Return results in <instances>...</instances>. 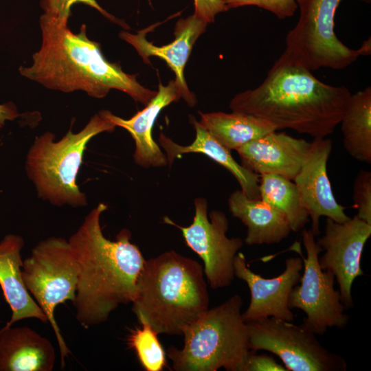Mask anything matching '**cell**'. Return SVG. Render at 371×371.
Wrapping results in <instances>:
<instances>
[{
    "mask_svg": "<svg viewBox=\"0 0 371 371\" xmlns=\"http://www.w3.org/2000/svg\"><path fill=\"white\" fill-rule=\"evenodd\" d=\"M350 95L345 86L320 81L284 52L262 82L236 94L229 108L264 119L277 130L325 138L339 124Z\"/></svg>",
    "mask_w": 371,
    "mask_h": 371,
    "instance_id": "6da1fadb",
    "label": "cell"
},
{
    "mask_svg": "<svg viewBox=\"0 0 371 371\" xmlns=\"http://www.w3.org/2000/svg\"><path fill=\"white\" fill-rule=\"evenodd\" d=\"M106 209L99 203L68 240L79 268L73 304L85 328L106 322L119 306L132 302L146 262L131 242L129 230L122 229L114 241L104 236L100 221Z\"/></svg>",
    "mask_w": 371,
    "mask_h": 371,
    "instance_id": "7a4b0ae2",
    "label": "cell"
},
{
    "mask_svg": "<svg viewBox=\"0 0 371 371\" xmlns=\"http://www.w3.org/2000/svg\"><path fill=\"white\" fill-rule=\"evenodd\" d=\"M67 21L42 14L39 23L41 45L29 67H20L25 78L64 93L82 91L91 97L104 98L111 89L126 93L147 105L157 95L142 85L137 75L124 72L120 65L108 61L100 45L87 35L83 24L73 33Z\"/></svg>",
    "mask_w": 371,
    "mask_h": 371,
    "instance_id": "3957f363",
    "label": "cell"
},
{
    "mask_svg": "<svg viewBox=\"0 0 371 371\" xmlns=\"http://www.w3.org/2000/svg\"><path fill=\"white\" fill-rule=\"evenodd\" d=\"M132 311L159 335H182L209 308L202 266L175 251L146 260L136 283Z\"/></svg>",
    "mask_w": 371,
    "mask_h": 371,
    "instance_id": "277c9868",
    "label": "cell"
},
{
    "mask_svg": "<svg viewBox=\"0 0 371 371\" xmlns=\"http://www.w3.org/2000/svg\"><path fill=\"white\" fill-rule=\"evenodd\" d=\"M243 300L235 294L208 308L183 330L181 349L171 346L167 355L175 371H243L250 349L247 322L242 317Z\"/></svg>",
    "mask_w": 371,
    "mask_h": 371,
    "instance_id": "5b68a950",
    "label": "cell"
},
{
    "mask_svg": "<svg viewBox=\"0 0 371 371\" xmlns=\"http://www.w3.org/2000/svg\"><path fill=\"white\" fill-rule=\"evenodd\" d=\"M115 127L108 111L102 110L80 132L69 130L58 142L50 132L36 137L27 156L26 170L39 196L58 205H85L86 196L76 184L84 151L92 137Z\"/></svg>",
    "mask_w": 371,
    "mask_h": 371,
    "instance_id": "8992f818",
    "label": "cell"
},
{
    "mask_svg": "<svg viewBox=\"0 0 371 371\" xmlns=\"http://www.w3.org/2000/svg\"><path fill=\"white\" fill-rule=\"evenodd\" d=\"M300 17L286 34L284 52L310 71L343 69L371 52L370 38L357 49L348 47L335 32L336 11L342 0H296Z\"/></svg>",
    "mask_w": 371,
    "mask_h": 371,
    "instance_id": "52a82bcc",
    "label": "cell"
},
{
    "mask_svg": "<svg viewBox=\"0 0 371 371\" xmlns=\"http://www.w3.org/2000/svg\"><path fill=\"white\" fill-rule=\"evenodd\" d=\"M79 268L69 242L51 237L40 241L23 261L22 278L28 292L42 309L56 336L61 367L70 354L55 319L56 306L75 300Z\"/></svg>",
    "mask_w": 371,
    "mask_h": 371,
    "instance_id": "ba28073f",
    "label": "cell"
},
{
    "mask_svg": "<svg viewBox=\"0 0 371 371\" xmlns=\"http://www.w3.org/2000/svg\"><path fill=\"white\" fill-rule=\"evenodd\" d=\"M301 235L306 257L302 254L298 244L295 251L303 262V274L300 284L291 291L289 306L305 313L302 324L306 329L316 335H323L328 328H345L349 316L344 312L346 308L341 302L339 291L334 288V274L319 266L318 258L322 249L316 243L311 229L304 227Z\"/></svg>",
    "mask_w": 371,
    "mask_h": 371,
    "instance_id": "9c48e42d",
    "label": "cell"
},
{
    "mask_svg": "<svg viewBox=\"0 0 371 371\" xmlns=\"http://www.w3.org/2000/svg\"><path fill=\"white\" fill-rule=\"evenodd\" d=\"M250 349L278 357L288 371H346V360L326 349L302 324L267 317L247 322Z\"/></svg>",
    "mask_w": 371,
    "mask_h": 371,
    "instance_id": "30bf717a",
    "label": "cell"
},
{
    "mask_svg": "<svg viewBox=\"0 0 371 371\" xmlns=\"http://www.w3.org/2000/svg\"><path fill=\"white\" fill-rule=\"evenodd\" d=\"M194 207L192 223L188 227L180 226L166 216L164 221L179 228L186 245L203 260L210 287L228 286L234 279V261L243 241L240 238H227L228 220L223 212L212 211L207 218L205 199L196 198Z\"/></svg>",
    "mask_w": 371,
    "mask_h": 371,
    "instance_id": "8fae6325",
    "label": "cell"
},
{
    "mask_svg": "<svg viewBox=\"0 0 371 371\" xmlns=\"http://www.w3.org/2000/svg\"><path fill=\"white\" fill-rule=\"evenodd\" d=\"M370 235L371 225L356 215L344 223L326 218L324 233L316 240L324 252L318 258L319 266L334 274L346 310L354 306L351 291L354 280L364 275L361 259Z\"/></svg>",
    "mask_w": 371,
    "mask_h": 371,
    "instance_id": "7c38bea8",
    "label": "cell"
},
{
    "mask_svg": "<svg viewBox=\"0 0 371 371\" xmlns=\"http://www.w3.org/2000/svg\"><path fill=\"white\" fill-rule=\"evenodd\" d=\"M303 262L301 257L285 260V268L279 276L266 278L252 271L245 255L238 252L234 261V276L245 281L250 291L248 308L242 313L245 322L267 317L293 322L294 315L289 306L290 294L299 283Z\"/></svg>",
    "mask_w": 371,
    "mask_h": 371,
    "instance_id": "4fadbf2b",
    "label": "cell"
},
{
    "mask_svg": "<svg viewBox=\"0 0 371 371\" xmlns=\"http://www.w3.org/2000/svg\"><path fill=\"white\" fill-rule=\"evenodd\" d=\"M331 150V139H313L308 155L293 181L311 220L310 229L315 237L320 234L322 216L338 223H344L350 218L345 213L346 207L336 201L328 177L327 162Z\"/></svg>",
    "mask_w": 371,
    "mask_h": 371,
    "instance_id": "5bb4252c",
    "label": "cell"
},
{
    "mask_svg": "<svg viewBox=\"0 0 371 371\" xmlns=\"http://www.w3.org/2000/svg\"><path fill=\"white\" fill-rule=\"evenodd\" d=\"M159 24L152 25L138 31L136 34L123 30L119 36L136 49L144 63H150L149 60L150 56L163 59L175 74V80L179 89L181 98L192 107L196 103V98L187 85L184 69L195 42L205 31L208 23L194 14L180 19L175 25V39L167 45L157 46L148 41L146 35Z\"/></svg>",
    "mask_w": 371,
    "mask_h": 371,
    "instance_id": "9a60e30c",
    "label": "cell"
},
{
    "mask_svg": "<svg viewBox=\"0 0 371 371\" xmlns=\"http://www.w3.org/2000/svg\"><path fill=\"white\" fill-rule=\"evenodd\" d=\"M311 148V142L276 131L253 140L236 151L241 165L258 175H277L294 181Z\"/></svg>",
    "mask_w": 371,
    "mask_h": 371,
    "instance_id": "2e32d148",
    "label": "cell"
},
{
    "mask_svg": "<svg viewBox=\"0 0 371 371\" xmlns=\"http://www.w3.org/2000/svg\"><path fill=\"white\" fill-rule=\"evenodd\" d=\"M181 98L179 89L174 79L166 85L159 82L157 95L144 109L128 120L116 116L108 111L109 118L116 126L126 129L134 139L135 150L133 157L137 164L148 168L161 167L168 164L166 156L153 138L152 131L160 111Z\"/></svg>",
    "mask_w": 371,
    "mask_h": 371,
    "instance_id": "e0dca14e",
    "label": "cell"
},
{
    "mask_svg": "<svg viewBox=\"0 0 371 371\" xmlns=\"http://www.w3.org/2000/svg\"><path fill=\"white\" fill-rule=\"evenodd\" d=\"M56 361L51 341L27 326L0 329V371H52Z\"/></svg>",
    "mask_w": 371,
    "mask_h": 371,
    "instance_id": "ac0fdd59",
    "label": "cell"
},
{
    "mask_svg": "<svg viewBox=\"0 0 371 371\" xmlns=\"http://www.w3.org/2000/svg\"><path fill=\"white\" fill-rule=\"evenodd\" d=\"M25 242L16 234H7L0 242V286L12 311L11 326L24 319L36 318L46 323L47 318L26 289L22 278L21 249Z\"/></svg>",
    "mask_w": 371,
    "mask_h": 371,
    "instance_id": "d6986e66",
    "label": "cell"
},
{
    "mask_svg": "<svg viewBox=\"0 0 371 371\" xmlns=\"http://www.w3.org/2000/svg\"><path fill=\"white\" fill-rule=\"evenodd\" d=\"M228 205L232 214L247 227L245 242L248 245L277 244L291 232L280 210L260 199L248 198L241 190L230 194Z\"/></svg>",
    "mask_w": 371,
    "mask_h": 371,
    "instance_id": "ffe728a7",
    "label": "cell"
},
{
    "mask_svg": "<svg viewBox=\"0 0 371 371\" xmlns=\"http://www.w3.org/2000/svg\"><path fill=\"white\" fill-rule=\"evenodd\" d=\"M190 121L196 131L195 139L190 145H179L162 133H160L159 141L166 151L169 165H172L175 159L183 154L189 153L203 154L229 171L238 181L242 192L248 198L259 199V175L236 162L230 150L223 146L193 116H190Z\"/></svg>",
    "mask_w": 371,
    "mask_h": 371,
    "instance_id": "44dd1931",
    "label": "cell"
},
{
    "mask_svg": "<svg viewBox=\"0 0 371 371\" xmlns=\"http://www.w3.org/2000/svg\"><path fill=\"white\" fill-rule=\"evenodd\" d=\"M200 124L223 146L237 150L242 146L277 131L268 121L240 111L201 113Z\"/></svg>",
    "mask_w": 371,
    "mask_h": 371,
    "instance_id": "7402d4cb",
    "label": "cell"
},
{
    "mask_svg": "<svg viewBox=\"0 0 371 371\" xmlns=\"http://www.w3.org/2000/svg\"><path fill=\"white\" fill-rule=\"evenodd\" d=\"M343 144L355 159L371 164V87L351 94L339 122Z\"/></svg>",
    "mask_w": 371,
    "mask_h": 371,
    "instance_id": "603a6c76",
    "label": "cell"
},
{
    "mask_svg": "<svg viewBox=\"0 0 371 371\" xmlns=\"http://www.w3.org/2000/svg\"><path fill=\"white\" fill-rule=\"evenodd\" d=\"M260 199L280 210L291 232H298L310 221L295 183L277 175H259Z\"/></svg>",
    "mask_w": 371,
    "mask_h": 371,
    "instance_id": "cb8c5ba5",
    "label": "cell"
},
{
    "mask_svg": "<svg viewBox=\"0 0 371 371\" xmlns=\"http://www.w3.org/2000/svg\"><path fill=\"white\" fill-rule=\"evenodd\" d=\"M131 331L128 344L136 352L142 367L147 371H161L166 364V352L157 333L146 323Z\"/></svg>",
    "mask_w": 371,
    "mask_h": 371,
    "instance_id": "d4e9b609",
    "label": "cell"
},
{
    "mask_svg": "<svg viewBox=\"0 0 371 371\" xmlns=\"http://www.w3.org/2000/svg\"><path fill=\"white\" fill-rule=\"evenodd\" d=\"M80 3L95 9L104 16L114 23L120 25L125 30L129 29V26L124 21L116 18L103 9L96 0H41L40 5L44 12L43 15L68 22L71 14V6Z\"/></svg>",
    "mask_w": 371,
    "mask_h": 371,
    "instance_id": "484cf974",
    "label": "cell"
},
{
    "mask_svg": "<svg viewBox=\"0 0 371 371\" xmlns=\"http://www.w3.org/2000/svg\"><path fill=\"white\" fill-rule=\"evenodd\" d=\"M356 216L371 225V172L361 170L357 175L352 192Z\"/></svg>",
    "mask_w": 371,
    "mask_h": 371,
    "instance_id": "4316f807",
    "label": "cell"
},
{
    "mask_svg": "<svg viewBox=\"0 0 371 371\" xmlns=\"http://www.w3.org/2000/svg\"><path fill=\"white\" fill-rule=\"evenodd\" d=\"M228 8H236L245 5H255L266 10L280 19L293 16L297 7L296 0H221Z\"/></svg>",
    "mask_w": 371,
    "mask_h": 371,
    "instance_id": "83f0119b",
    "label": "cell"
},
{
    "mask_svg": "<svg viewBox=\"0 0 371 371\" xmlns=\"http://www.w3.org/2000/svg\"><path fill=\"white\" fill-rule=\"evenodd\" d=\"M243 371H288L282 364L266 354L257 355L251 350L245 361Z\"/></svg>",
    "mask_w": 371,
    "mask_h": 371,
    "instance_id": "f1b7e54d",
    "label": "cell"
},
{
    "mask_svg": "<svg viewBox=\"0 0 371 371\" xmlns=\"http://www.w3.org/2000/svg\"><path fill=\"white\" fill-rule=\"evenodd\" d=\"M194 14L208 24L214 22L217 14L227 11L221 0H194Z\"/></svg>",
    "mask_w": 371,
    "mask_h": 371,
    "instance_id": "f546056e",
    "label": "cell"
},
{
    "mask_svg": "<svg viewBox=\"0 0 371 371\" xmlns=\"http://www.w3.org/2000/svg\"><path fill=\"white\" fill-rule=\"evenodd\" d=\"M16 106L12 102L0 104V128L3 127L8 120H14L19 117Z\"/></svg>",
    "mask_w": 371,
    "mask_h": 371,
    "instance_id": "4dcf8cb0",
    "label": "cell"
},
{
    "mask_svg": "<svg viewBox=\"0 0 371 371\" xmlns=\"http://www.w3.org/2000/svg\"><path fill=\"white\" fill-rule=\"evenodd\" d=\"M148 1H149V2H150V0H148Z\"/></svg>",
    "mask_w": 371,
    "mask_h": 371,
    "instance_id": "1f68e13d",
    "label": "cell"
}]
</instances>
